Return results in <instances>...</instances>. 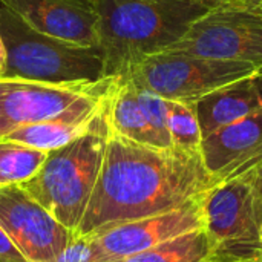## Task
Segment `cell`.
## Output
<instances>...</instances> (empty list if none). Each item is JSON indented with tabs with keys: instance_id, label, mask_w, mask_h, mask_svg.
Segmentation results:
<instances>
[{
	"instance_id": "14",
	"label": "cell",
	"mask_w": 262,
	"mask_h": 262,
	"mask_svg": "<svg viewBox=\"0 0 262 262\" xmlns=\"http://www.w3.org/2000/svg\"><path fill=\"white\" fill-rule=\"evenodd\" d=\"M262 109V74L224 86L196 103L203 138Z\"/></svg>"
},
{
	"instance_id": "7",
	"label": "cell",
	"mask_w": 262,
	"mask_h": 262,
	"mask_svg": "<svg viewBox=\"0 0 262 262\" xmlns=\"http://www.w3.org/2000/svg\"><path fill=\"white\" fill-rule=\"evenodd\" d=\"M117 77L92 83L54 84L17 78H0V138L11 132L58 118L72 109L106 97Z\"/></svg>"
},
{
	"instance_id": "1",
	"label": "cell",
	"mask_w": 262,
	"mask_h": 262,
	"mask_svg": "<svg viewBox=\"0 0 262 262\" xmlns=\"http://www.w3.org/2000/svg\"><path fill=\"white\" fill-rule=\"evenodd\" d=\"M215 184L201 152L146 146L109 130L101 170L74 238L181 209L203 200Z\"/></svg>"
},
{
	"instance_id": "13",
	"label": "cell",
	"mask_w": 262,
	"mask_h": 262,
	"mask_svg": "<svg viewBox=\"0 0 262 262\" xmlns=\"http://www.w3.org/2000/svg\"><path fill=\"white\" fill-rule=\"evenodd\" d=\"M109 95L111 92L106 97L84 103L58 118L20 127L5 138L45 152L60 149L86 135L98 124L106 112Z\"/></svg>"
},
{
	"instance_id": "19",
	"label": "cell",
	"mask_w": 262,
	"mask_h": 262,
	"mask_svg": "<svg viewBox=\"0 0 262 262\" xmlns=\"http://www.w3.org/2000/svg\"><path fill=\"white\" fill-rule=\"evenodd\" d=\"M137 97L146 115V120L150 124L152 130L155 132L161 147L163 149L172 147L169 127H167V100L141 88H137Z\"/></svg>"
},
{
	"instance_id": "23",
	"label": "cell",
	"mask_w": 262,
	"mask_h": 262,
	"mask_svg": "<svg viewBox=\"0 0 262 262\" xmlns=\"http://www.w3.org/2000/svg\"><path fill=\"white\" fill-rule=\"evenodd\" d=\"M255 172H256V181H258V187H259V195H261L262 203V161L255 166Z\"/></svg>"
},
{
	"instance_id": "24",
	"label": "cell",
	"mask_w": 262,
	"mask_h": 262,
	"mask_svg": "<svg viewBox=\"0 0 262 262\" xmlns=\"http://www.w3.org/2000/svg\"><path fill=\"white\" fill-rule=\"evenodd\" d=\"M201 2H204V3H207V5H210V6H218V5L224 3L226 0H201Z\"/></svg>"
},
{
	"instance_id": "8",
	"label": "cell",
	"mask_w": 262,
	"mask_h": 262,
	"mask_svg": "<svg viewBox=\"0 0 262 262\" xmlns=\"http://www.w3.org/2000/svg\"><path fill=\"white\" fill-rule=\"evenodd\" d=\"M164 51L262 68V18L224 2L195 20L187 32Z\"/></svg>"
},
{
	"instance_id": "25",
	"label": "cell",
	"mask_w": 262,
	"mask_h": 262,
	"mask_svg": "<svg viewBox=\"0 0 262 262\" xmlns=\"http://www.w3.org/2000/svg\"><path fill=\"white\" fill-rule=\"evenodd\" d=\"M207 262H227V261H215V259H210V258H209V261ZM230 262H262V258L261 259H250V261H230Z\"/></svg>"
},
{
	"instance_id": "11",
	"label": "cell",
	"mask_w": 262,
	"mask_h": 262,
	"mask_svg": "<svg viewBox=\"0 0 262 262\" xmlns=\"http://www.w3.org/2000/svg\"><path fill=\"white\" fill-rule=\"evenodd\" d=\"M32 29L78 46H98L95 0H0Z\"/></svg>"
},
{
	"instance_id": "5",
	"label": "cell",
	"mask_w": 262,
	"mask_h": 262,
	"mask_svg": "<svg viewBox=\"0 0 262 262\" xmlns=\"http://www.w3.org/2000/svg\"><path fill=\"white\" fill-rule=\"evenodd\" d=\"M255 166L216 183L201 201L210 259L262 258V203Z\"/></svg>"
},
{
	"instance_id": "10",
	"label": "cell",
	"mask_w": 262,
	"mask_h": 262,
	"mask_svg": "<svg viewBox=\"0 0 262 262\" xmlns=\"http://www.w3.org/2000/svg\"><path fill=\"white\" fill-rule=\"evenodd\" d=\"M201 201L167 213L121 223L81 238L80 262L123 261L166 241L203 229Z\"/></svg>"
},
{
	"instance_id": "2",
	"label": "cell",
	"mask_w": 262,
	"mask_h": 262,
	"mask_svg": "<svg viewBox=\"0 0 262 262\" xmlns=\"http://www.w3.org/2000/svg\"><path fill=\"white\" fill-rule=\"evenodd\" d=\"M212 8L201 0H95L104 77H121L163 52Z\"/></svg>"
},
{
	"instance_id": "12",
	"label": "cell",
	"mask_w": 262,
	"mask_h": 262,
	"mask_svg": "<svg viewBox=\"0 0 262 262\" xmlns=\"http://www.w3.org/2000/svg\"><path fill=\"white\" fill-rule=\"evenodd\" d=\"M207 172L220 183L262 161V109L203 138Z\"/></svg>"
},
{
	"instance_id": "22",
	"label": "cell",
	"mask_w": 262,
	"mask_h": 262,
	"mask_svg": "<svg viewBox=\"0 0 262 262\" xmlns=\"http://www.w3.org/2000/svg\"><path fill=\"white\" fill-rule=\"evenodd\" d=\"M5 69H6V52H5L3 41H2V38H0V78H3Z\"/></svg>"
},
{
	"instance_id": "6",
	"label": "cell",
	"mask_w": 262,
	"mask_h": 262,
	"mask_svg": "<svg viewBox=\"0 0 262 262\" xmlns=\"http://www.w3.org/2000/svg\"><path fill=\"white\" fill-rule=\"evenodd\" d=\"M258 74L262 68L252 63L163 51L144 57L121 77L164 100L198 103L224 86Z\"/></svg>"
},
{
	"instance_id": "21",
	"label": "cell",
	"mask_w": 262,
	"mask_h": 262,
	"mask_svg": "<svg viewBox=\"0 0 262 262\" xmlns=\"http://www.w3.org/2000/svg\"><path fill=\"white\" fill-rule=\"evenodd\" d=\"M232 5H236V6H241L256 15H259L262 18V0H226Z\"/></svg>"
},
{
	"instance_id": "17",
	"label": "cell",
	"mask_w": 262,
	"mask_h": 262,
	"mask_svg": "<svg viewBox=\"0 0 262 262\" xmlns=\"http://www.w3.org/2000/svg\"><path fill=\"white\" fill-rule=\"evenodd\" d=\"M209 258V239L200 229L118 262H207Z\"/></svg>"
},
{
	"instance_id": "15",
	"label": "cell",
	"mask_w": 262,
	"mask_h": 262,
	"mask_svg": "<svg viewBox=\"0 0 262 262\" xmlns=\"http://www.w3.org/2000/svg\"><path fill=\"white\" fill-rule=\"evenodd\" d=\"M107 121L112 134L140 144L161 147L140 106L135 84L126 77H117L112 88L107 100Z\"/></svg>"
},
{
	"instance_id": "18",
	"label": "cell",
	"mask_w": 262,
	"mask_h": 262,
	"mask_svg": "<svg viewBox=\"0 0 262 262\" xmlns=\"http://www.w3.org/2000/svg\"><path fill=\"white\" fill-rule=\"evenodd\" d=\"M167 127L172 147L187 152H201L203 134L196 103L167 100Z\"/></svg>"
},
{
	"instance_id": "20",
	"label": "cell",
	"mask_w": 262,
	"mask_h": 262,
	"mask_svg": "<svg viewBox=\"0 0 262 262\" xmlns=\"http://www.w3.org/2000/svg\"><path fill=\"white\" fill-rule=\"evenodd\" d=\"M0 262H28L0 229Z\"/></svg>"
},
{
	"instance_id": "3",
	"label": "cell",
	"mask_w": 262,
	"mask_h": 262,
	"mask_svg": "<svg viewBox=\"0 0 262 262\" xmlns=\"http://www.w3.org/2000/svg\"><path fill=\"white\" fill-rule=\"evenodd\" d=\"M109 130L106 107L103 118L91 132L51 150L40 170L26 183L18 184L72 233L77 230L97 184Z\"/></svg>"
},
{
	"instance_id": "9",
	"label": "cell",
	"mask_w": 262,
	"mask_h": 262,
	"mask_svg": "<svg viewBox=\"0 0 262 262\" xmlns=\"http://www.w3.org/2000/svg\"><path fill=\"white\" fill-rule=\"evenodd\" d=\"M0 229L28 262H78L74 233L18 186L0 189Z\"/></svg>"
},
{
	"instance_id": "16",
	"label": "cell",
	"mask_w": 262,
	"mask_h": 262,
	"mask_svg": "<svg viewBox=\"0 0 262 262\" xmlns=\"http://www.w3.org/2000/svg\"><path fill=\"white\" fill-rule=\"evenodd\" d=\"M49 152L0 138V189L31 180L43 166Z\"/></svg>"
},
{
	"instance_id": "4",
	"label": "cell",
	"mask_w": 262,
	"mask_h": 262,
	"mask_svg": "<svg viewBox=\"0 0 262 262\" xmlns=\"http://www.w3.org/2000/svg\"><path fill=\"white\" fill-rule=\"evenodd\" d=\"M0 38L6 52L3 78L54 84L107 78L98 46H78L45 35L3 5H0Z\"/></svg>"
}]
</instances>
